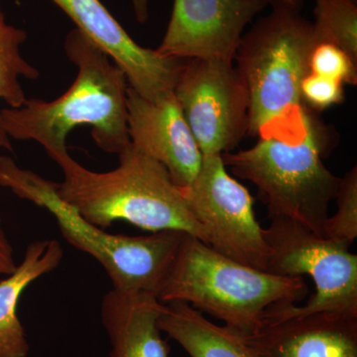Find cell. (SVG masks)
Listing matches in <instances>:
<instances>
[{"label": "cell", "mask_w": 357, "mask_h": 357, "mask_svg": "<svg viewBox=\"0 0 357 357\" xmlns=\"http://www.w3.org/2000/svg\"><path fill=\"white\" fill-rule=\"evenodd\" d=\"M128 124L134 148L165 167L177 187L191 184L203 154L174 93L153 102L128 86Z\"/></svg>", "instance_id": "12"}, {"label": "cell", "mask_w": 357, "mask_h": 357, "mask_svg": "<svg viewBox=\"0 0 357 357\" xmlns=\"http://www.w3.org/2000/svg\"><path fill=\"white\" fill-rule=\"evenodd\" d=\"M132 3L136 20L139 23H145L149 18V4L151 0H130Z\"/></svg>", "instance_id": "23"}, {"label": "cell", "mask_w": 357, "mask_h": 357, "mask_svg": "<svg viewBox=\"0 0 357 357\" xmlns=\"http://www.w3.org/2000/svg\"><path fill=\"white\" fill-rule=\"evenodd\" d=\"M263 232L270 248L267 271L279 276L307 275L316 286L305 306L271 307L263 323L323 312L357 316V255L349 252V245L285 218H272Z\"/></svg>", "instance_id": "7"}, {"label": "cell", "mask_w": 357, "mask_h": 357, "mask_svg": "<svg viewBox=\"0 0 357 357\" xmlns=\"http://www.w3.org/2000/svg\"><path fill=\"white\" fill-rule=\"evenodd\" d=\"M208 245L243 264L267 271L270 248L248 190L227 171L222 155L203 156L191 184L178 188Z\"/></svg>", "instance_id": "8"}, {"label": "cell", "mask_w": 357, "mask_h": 357, "mask_svg": "<svg viewBox=\"0 0 357 357\" xmlns=\"http://www.w3.org/2000/svg\"><path fill=\"white\" fill-rule=\"evenodd\" d=\"M330 149L325 128L309 110L302 139L259 138L255 146L222 157L234 175L256 185L270 218L295 220L324 237L340 183L324 164Z\"/></svg>", "instance_id": "6"}, {"label": "cell", "mask_w": 357, "mask_h": 357, "mask_svg": "<svg viewBox=\"0 0 357 357\" xmlns=\"http://www.w3.org/2000/svg\"><path fill=\"white\" fill-rule=\"evenodd\" d=\"M163 304L148 293L110 290L103 296L100 318L109 335V357H170L158 319Z\"/></svg>", "instance_id": "14"}, {"label": "cell", "mask_w": 357, "mask_h": 357, "mask_svg": "<svg viewBox=\"0 0 357 357\" xmlns=\"http://www.w3.org/2000/svg\"><path fill=\"white\" fill-rule=\"evenodd\" d=\"M51 1L121 68L129 88L153 102L174 93L184 60L165 57L136 43L100 0Z\"/></svg>", "instance_id": "11"}, {"label": "cell", "mask_w": 357, "mask_h": 357, "mask_svg": "<svg viewBox=\"0 0 357 357\" xmlns=\"http://www.w3.org/2000/svg\"><path fill=\"white\" fill-rule=\"evenodd\" d=\"M27 40V32L8 24L0 6V102L3 100L8 107H20L26 98L21 84V77L36 79L39 70L26 61L21 53V46ZM13 152L11 139L7 135L0 121V150Z\"/></svg>", "instance_id": "17"}, {"label": "cell", "mask_w": 357, "mask_h": 357, "mask_svg": "<svg viewBox=\"0 0 357 357\" xmlns=\"http://www.w3.org/2000/svg\"><path fill=\"white\" fill-rule=\"evenodd\" d=\"M335 199L337 211L326 218L323 234L326 238L351 246L357 237V168L340 178Z\"/></svg>", "instance_id": "19"}, {"label": "cell", "mask_w": 357, "mask_h": 357, "mask_svg": "<svg viewBox=\"0 0 357 357\" xmlns=\"http://www.w3.org/2000/svg\"><path fill=\"white\" fill-rule=\"evenodd\" d=\"M16 266L13 244L9 241L0 215V276L13 273Z\"/></svg>", "instance_id": "22"}, {"label": "cell", "mask_w": 357, "mask_h": 357, "mask_svg": "<svg viewBox=\"0 0 357 357\" xmlns=\"http://www.w3.org/2000/svg\"><path fill=\"white\" fill-rule=\"evenodd\" d=\"M267 1L273 7H283V8L297 11H300L303 6V0H267Z\"/></svg>", "instance_id": "24"}, {"label": "cell", "mask_w": 357, "mask_h": 357, "mask_svg": "<svg viewBox=\"0 0 357 357\" xmlns=\"http://www.w3.org/2000/svg\"><path fill=\"white\" fill-rule=\"evenodd\" d=\"M174 95L203 156L231 152L248 133V91L234 63L189 60Z\"/></svg>", "instance_id": "9"}, {"label": "cell", "mask_w": 357, "mask_h": 357, "mask_svg": "<svg viewBox=\"0 0 357 357\" xmlns=\"http://www.w3.org/2000/svg\"><path fill=\"white\" fill-rule=\"evenodd\" d=\"M158 324L190 357H258L243 335L215 325L187 303L163 304Z\"/></svg>", "instance_id": "16"}, {"label": "cell", "mask_w": 357, "mask_h": 357, "mask_svg": "<svg viewBox=\"0 0 357 357\" xmlns=\"http://www.w3.org/2000/svg\"><path fill=\"white\" fill-rule=\"evenodd\" d=\"M319 43L314 24L300 11L283 7H273L243 34L234 61L248 91L249 135L285 141L304 137L309 107L303 102L301 84Z\"/></svg>", "instance_id": "2"}, {"label": "cell", "mask_w": 357, "mask_h": 357, "mask_svg": "<svg viewBox=\"0 0 357 357\" xmlns=\"http://www.w3.org/2000/svg\"><path fill=\"white\" fill-rule=\"evenodd\" d=\"M119 160L114 170L95 172L68 155L57 163L64 174L57 183L59 197L100 229L122 220L152 232L178 230L208 245L206 232L165 167L131 143Z\"/></svg>", "instance_id": "3"}, {"label": "cell", "mask_w": 357, "mask_h": 357, "mask_svg": "<svg viewBox=\"0 0 357 357\" xmlns=\"http://www.w3.org/2000/svg\"><path fill=\"white\" fill-rule=\"evenodd\" d=\"M64 250L56 239L33 241L13 273L0 281V357H27L29 342L20 317L23 292L40 277L57 269Z\"/></svg>", "instance_id": "15"}, {"label": "cell", "mask_w": 357, "mask_h": 357, "mask_svg": "<svg viewBox=\"0 0 357 357\" xmlns=\"http://www.w3.org/2000/svg\"><path fill=\"white\" fill-rule=\"evenodd\" d=\"M307 294L303 277L248 266L185 234L157 298L187 303L244 337L263 325L268 310L295 305Z\"/></svg>", "instance_id": "4"}, {"label": "cell", "mask_w": 357, "mask_h": 357, "mask_svg": "<svg viewBox=\"0 0 357 357\" xmlns=\"http://www.w3.org/2000/svg\"><path fill=\"white\" fill-rule=\"evenodd\" d=\"M64 49L77 68L69 89L51 102L27 98L17 109L0 110L2 128L10 139L38 143L56 163L69 155L70 131L84 126L102 151L119 155L130 144L126 75L76 28Z\"/></svg>", "instance_id": "1"}, {"label": "cell", "mask_w": 357, "mask_h": 357, "mask_svg": "<svg viewBox=\"0 0 357 357\" xmlns=\"http://www.w3.org/2000/svg\"><path fill=\"white\" fill-rule=\"evenodd\" d=\"M243 337L258 357H357V316L323 312L265 321Z\"/></svg>", "instance_id": "13"}, {"label": "cell", "mask_w": 357, "mask_h": 357, "mask_svg": "<svg viewBox=\"0 0 357 357\" xmlns=\"http://www.w3.org/2000/svg\"><path fill=\"white\" fill-rule=\"evenodd\" d=\"M267 0H174L165 36L156 49L165 57L234 63L246 26Z\"/></svg>", "instance_id": "10"}, {"label": "cell", "mask_w": 357, "mask_h": 357, "mask_svg": "<svg viewBox=\"0 0 357 357\" xmlns=\"http://www.w3.org/2000/svg\"><path fill=\"white\" fill-rule=\"evenodd\" d=\"M0 185L51 213L66 241L102 265L112 289L158 296L185 232L162 230L144 236L109 234L66 204L59 197L57 183L20 168L8 156H0Z\"/></svg>", "instance_id": "5"}, {"label": "cell", "mask_w": 357, "mask_h": 357, "mask_svg": "<svg viewBox=\"0 0 357 357\" xmlns=\"http://www.w3.org/2000/svg\"><path fill=\"white\" fill-rule=\"evenodd\" d=\"M310 72L342 84H357V62L337 45L323 42L310 57Z\"/></svg>", "instance_id": "20"}, {"label": "cell", "mask_w": 357, "mask_h": 357, "mask_svg": "<svg viewBox=\"0 0 357 357\" xmlns=\"http://www.w3.org/2000/svg\"><path fill=\"white\" fill-rule=\"evenodd\" d=\"M301 96L307 107L324 110L344 102V84L310 72L301 84Z\"/></svg>", "instance_id": "21"}, {"label": "cell", "mask_w": 357, "mask_h": 357, "mask_svg": "<svg viewBox=\"0 0 357 357\" xmlns=\"http://www.w3.org/2000/svg\"><path fill=\"white\" fill-rule=\"evenodd\" d=\"M314 30L321 43L337 45L357 62L356 0H314Z\"/></svg>", "instance_id": "18"}]
</instances>
